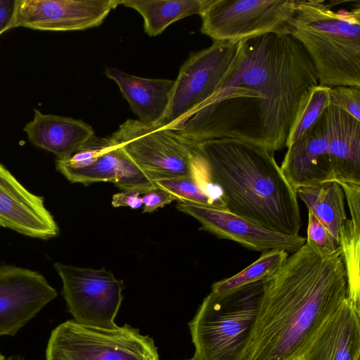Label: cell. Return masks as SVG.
I'll return each mask as SVG.
<instances>
[{"label":"cell","instance_id":"cell-35","mask_svg":"<svg viewBox=\"0 0 360 360\" xmlns=\"http://www.w3.org/2000/svg\"><path fill=\"white\" fill-rule=\"evenodd\" d=\"M186 360H193L192 359H186Z\"/></svg>","mask_w":360,"mask_h":360},{"label":"cell","instance_id":"cell-26","mask_svg":"<svg viewBox=\"0 0 360 360\" xmlns=\"http://www.w3.org/2000/svg\"><path fill=\"white\" fill-rule=\"evenodd\" d=\"M307 232L306 243L321 257H330L339 250V243L310 211Z\"/></svg>","mask_w":360,"mask_h":360},{"label":"cell","instance_id":"cell-9","mask_svg":"<svg viewBox=\"0 0 360 360\" xmlns=\"http://www.w3.org/2000/svg\"><path fill=\"white\" fill-rule=\"evenodd\" d=\"M63 282L62 295L74 320L81 324L115 328L123 299V282L105 269L55 263Z\"/></svg>","mask_w":360,"mask_h":360},{"label":"cell","instance_id":"cell-21","mask_svg":"<svg viewBox=\"0 0 360 360\" xmlns=\"http://www.w3.org/2000/svg\"><path fill=\"white\" fill-rule=\"evenodd\" d=\"M306 205L308 211L328 230L339 243V232L347 221L345 207V195L340 185L335 181H328L312 187H302L296 191Z\"/></svg>","mask_w":360,"mask_h":360},{"label":"cell","instance_id":"cell-17","mask_svg":"<svg viewBox=\"0 0 360 360\" xmlns=\"http://www.w3.org/2000/svg\"><path fill=\"white\" fill-rule=\"evenodd\" d=\"M360 354V309L347 298L321 328L301 360H355Z\"/></svg>","mask_w":360,"mask_h":360},{"label":"cell","instance_id":"cell-12","mask_svg":"<svg viewBox=\"0 0 360 360\" xmlns=\"http://www.w3.org/2000/svg\"><path fill=\"white\" fill-rule=\"evenodd\" d=\"M176 208L196 219L204 230L218 238L255 251L283 250L293 253L306 243V238L302 236L267 229L225 209L182 201H178Z\"/></svg>","mask_w":360,"mask_h":360},{"label":"cell","instance_id":"cell-10","mask_svg":"<svg viewBox=\"0 0 360 360\" xmlns=\"http://www.w3.org/2000/svg\"><path fill=\"white\" fill-rule=\"evenodd\" d=\"M239 42L214 41L189 56L174 79L162 125H172L216 91L236 57Z\"/></svg>","mask_w":360,"mask_h":360},{"label":"cell","instance_id":"cell-33","mask_svg":"<svg viewBox=\"0 0 360 360\" xmlns=\"http://www.w3.org/2000/svg\"><path fill=\"white\" fill-rule=\"evenodd\" d=\"M0 360H7L6 357L1 354H0Z\"/></svg>","mask_w":360,"mask_h":360},{"label":"cell","instance_id":"cell-2","mask_svg":"<svg viewBox=\"0 0 360 360\" xmlns=\"http://www.w3.org/2000/svg\"><path fill=\"white\" fill-rule=\"evenodd\" d=\"M347 298L340 248L322 257L305 243L265 280L253 325L236 360L300 359Z\"/></svg>","mask_w":360,"mask_h":360},{"label":"cell","instance_id":"cell-1","mask_svg":"<svg viewBox=\"0 0 360 360\" xmlns=\"http://www.w3.org/2000/svg\"><path fill=\"white\" fill-rule=\"evenodd\" d=\"M319 84L302 45L288 33H269L239 42L216 91L167 127L194 142L232 139L275 152L288 137Z\"/></svg>","mask_w":360,"mask_h":360},{"label":"cell","instance_id":"cell-30","mask_svg":"<svg viewBox=\"0 0 360 360\" xmlns=\"http://www.w3.org/2000/svg\"><path fill=\"white\" fill-rule=\"evenodd\" d=\"M140 195L141 193L137 191H122L113 195L111 203L115 207H129L138 209L143 205Z\"/></svg>","mask_w":360,"mask_h":360},{"label":"cell","instance_id":"cell-25","mask_svg":"<svg viewBox=\"0 0 360 360\" xmlns=\"http://www.w3.org/2000/svg\"><path fill=\"white\" fill-rule=\"evenodd\" d=\"M153 181L158 187L172 194L178 201L212 207L210 200L192 176L159 178Z\"/></svg>","mask_w":360,"mask_h":360},{"label":"cell","instance_id":"cell-18","mask_svg":"<svg viewBox=\"0 0 360 360\" xmlns=\"http://www.w3.org/2000/svg\"><path fill=\"white\" fill-rule=\"evenodd\" d=\"M23 131L31 143L53 153L58 160L70 158L95 136L93 128L80 120L43 114L37 109Z\"/></svg>","mask_w":360,"mask_h":360},{"label":"cell","instance_id":"cell-28","mask_svg":"<svg viewBox=\"0 0 360 360\" xmlns=\"http://www.w3.org/2000/svg\"><path fill=\"white\" fill-rule=\"evenodd\" d=\"M342 188L349 208L351 220L356 229H360V184L338 182Z\"/></svg>","mask_w":360,"mask_h":360},{"label":"cell","instance_id":"cell-32","mask_svg":"<svg viewBox=\"0 0 360 360\" xmlns=\"http://www.w3.org/2000/svg\"><path fill=\"white\" fill-rule=\"evenodd\" d=\"M7 360H25V359L20 355H12Z\"/></svg>","mask_w":360,"mask_h":360},{"label":"cell","instance_id":"cell-23","mask_svg":"<svg viewBox=\"0 0 360 360\" xmlns=\"http://www.w3.org/2000/svg\"><path fill=\"white\" fill-rule=\"evenodd\" d=\"M339 246L343 258L348 287V298L360 309V229L347 219L339 232Z\"/></svg>","mask_w":360,"mask_h":360},{"label":"cell","instance_id":"cell-36","mask_svg":"<svg viewBox=\"0 0 360 360\" xmlns=\"http://www.w3.org/2000/svg\"><path fill=\"white\" fill-rule=\"evenodd\" d=\"M297 360H301V359H297Z\"/></svg>","mask_w":360,"mask_h":360},{"label":"cell","instance_id":"cell-22","mask_svg":"<svg viewBox=\"0 0 360 360\" xmlns=\"http://www.w3.org/2000/svg\"><path fill=\"white\" fill-rule=\"evenodd\" d=\"M288 252L283 250L264 252L260 257L236 275L214 283L211 292H227L243 286L267 279L285 263Z\"/></svg>","mask_w":360,"mask_h":360},{"label":"cell","instance_id":"cell-7","mask_svg":"<svg viewBox=\"0 0 360 360\" xmlns=\"http://www.w3.org/2000/svg\"><path fill=\"white\" fill-rule=\"evenodd\" d=\"M110 137L153 180L192 176L197 143L162 124L127 120Z\"/></svg>","mask_w":360,"mask_h":360},{"label":"cell","instance_id":"cell-34","mask_svg":"<svg viewBox=\"0 0 360 360\" xmlns=\"http://www.w3.org/2000/svg\"><path fill=\"white\" fill-rule=\"evenodd\" d=\"M355 360H360V354L357 355Z\"/></svg>","mask_w":360,"mask_h":360},{"label":"cell","instance_id":"cell-29","mask_svg":"<svg viewBox=\"0 0 360 360\" xmlns=\"http://www.w3.org/2000/svg\"><path fill=\"white\" fill-rule=\"evenodd\" d=\"M143 212H153L160 207L169 204L176 198L167 191L156 186L142 194Z\"/></svg>","mask_w":360,"mask_h":360},{"label":"cell","instance_id":"cell-27","mask_svg":"<svg viewBox=\"0 0 360 360\" xmlns=\"http://www.w3.org/2000/svg\"><path fill=\"white\" fill-rule=\"evenodd\" d=\"M330 105L342 109L360 121V87L336 86L329 89Z\"/></svg>","mask_w":360,"mask_h":360},{"label":"cell","instance_id":"cell-24","mask_svg":"<svg viewBox=\"0 0 360 360\" xmlns=\"http://www.w3.org/2000/svg\"><path fill=\"white\" fill-rule=\"evenodd\" d=\"M330 87L318 84L312 90L286 143V147L300 139L330 105Z\"/></svg>","mask_w":360,"mask_h":360},{"label":"cell","instance_id":"cell-5","mask_svg":"<svg viewBox=\"0 0 360 360\" xmlns=\"http://www.w3.org/2000/svg\"><path fill=\"white\" fill-rule=\"evenodd\" d=\"M265 280L205 297L188 323L193 360L237 359L253 325Z\"/></svg>","mask_w":360,"mask_h":360},{"label":"cell","instance_id":"cell-19","mask_svg":"<svg viewBox=\"0 0 360 360\" xmlns=\"http://www.w3.org/2000/svg\"><path fill=\"white\" fill-rule=\"evenodd\" d=\"M105 75L118 86L138 120L162 124L168 110L174 80L144 78L108 68Z\"/></svg>","mask_w":360,"mask_h":360},{"label":"cell","instance_id":"cell-13","mask_svg":"<svg viewBox=\"0 0 360 360\" xmlns=\"http://www.w3.org/2000/svg\"><path fill=\"white\" fill-rule=\"evenodd\" d=\"M56 296L39 273L0 265V336L15 335Z\"/></svg>","mask_w":360,"mask_h":360},{"label":"cell","instance_id":"cell-31","mask_svg":"<svg viewBox=\"0 0 360 360\" xmlns=\"http://www.w3.org/2000/svg\"><path fill=\"white\" fill-rule=\"evenodd\" d=\"M16 0H0V35L11 29Z\"/></svg>","mask_w":360,"mask_h":360},{"label":"cell","instance_id":"cell-6","mask_svg":"<svg viewBox=\"0 0 360 360\" xmlns=\"http://www.w3.org/2000/svg\"><path fill=\"white\" fill-rule=\"evenodd\" d=\"M46 360H160L154 340L128 324L115 328L69 320L52 330Z\"/></svg>","mask_w":360,"mask_h":360},{"label":"cell","instance_id":"cell-3","mask_svg":"<svg viewBox=\"0 0 360 360\" xmlns=\"http://www.w3.org/2000/svg\"><path fill=\"white\" fill-rule=\"evenodd\" d=\"M197 149L222 189L227 210L267 229L299 235L302 220L296 193L274 152L232 139L197 143Z\"/></svg>","mask_w":360,"mask_h":360},{"label":"cell","instance_id":"cell-4","mask_svg":"<svg viewBox=\"0 0 360 360\" xmlns=\"http://www.w3.org/2000/svg\"><path fill=\"white\" fill-rule=\"evenodd\" d=\"M289 34L309 55L319 84L360 87V1L295 0Z\"/></svg>","mask_w":360,"mask_h":360},{"label":"cell","instance_id":"cell-20","mask_svg":"<svg viewBox=\"0 0 360 360\" xmlns=\"http://www.w3.org/2000/svg\"><path fill=\"white\" fill-rule=\"evenodd\" d=\"M210 0H120V4L139 12L150 37L161 34L169 25L192 15H200Z\"/></svg>","mask_w":360,"mask_h":360},{"label":"cell","instance_id":"cell-14","mask_svg":"<svg viewBox=\"0 0 360 360\" xmlns=\"http://www.w3.org/2000/svg\"><path fill=\"white\" fill-rule=\"evenodd\" d=\"M287 148L280 168L295 191L335 180L328 108L300 139Z\"/></svg>","mask_w":360,"mask_h":360},{"label":"cell","instance_id":"cell-8","mask_svg":"<svg viewBox=\"0 0 360 360\" xmlns=\"http://www.w3.org/2000/svg\"><path fill=\"white\" fill-rule=\"evenodd\" d=\"M295 0H210L200 32L214 41L239 42L269 33L289 34Z\"/></svg>","mask_w":360,"mask_h":360},{"label":"cell","instance_id":"cell-15","mask_svg":"<svg viewBox=\"0 0 360 360\" xmlns=\"http://www.w3.org/2000/svg\"><path fill=\"white\" fill-rule=\"evenodd\" d=\"M0 226L44 240L59 234L58 224L45 207L44 198L27 191L1 163Z\"/></svg>","mask_w":360,"mask_h":360},{"label":"cell","instance_id":"cell-16","mask_svg":"<svg viewBox=\"0 0 360 360\" xmlns=\"http://www.w3.org/2000/svg\"><path fill=\"white\" fill-rule=\"evenodd\" d=\"M57 169L70 181L84 185L108 181L122 191H137L141 194L157 186L154 181L129 158L110 136L107 144L89 165L80 168Z\"/></svg>","mask_w":360,"mask_h":360},{"label":"cell","instance_id":"cell-11","mask_svg":"<svg viewBox=\"0 0 360 360\" xmlns=\"http://www.w3.org/2000/svg\"><path fill=\"white\" fill-rule=\"evenodd\" d=\"M120 0H16L11 29L84 30L102 24Z\"/></svg>","mask_w":360,"mask_h":360}]
</instances>
